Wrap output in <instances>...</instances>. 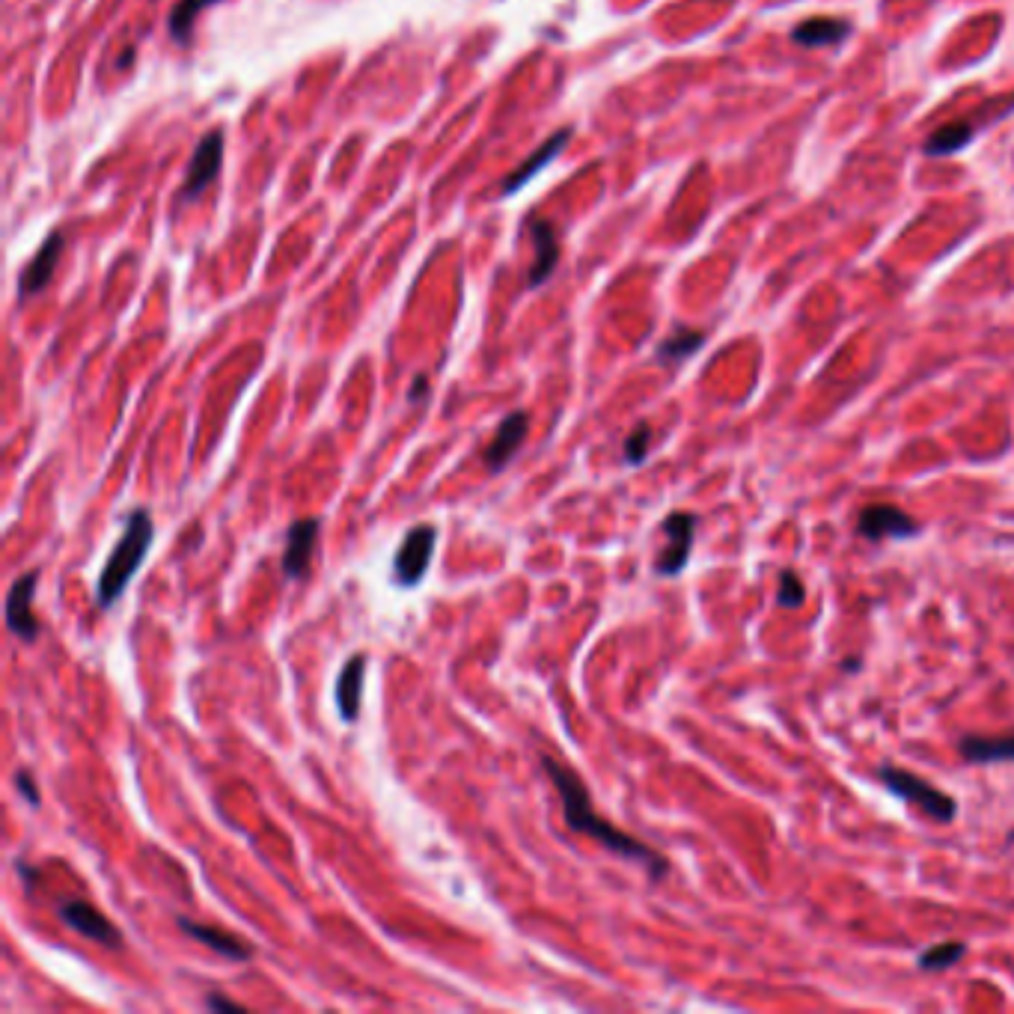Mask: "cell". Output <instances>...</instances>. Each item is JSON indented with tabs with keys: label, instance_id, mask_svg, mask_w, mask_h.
<instances>
[{
	"label": "cell",
	"instance_id": "ac0fdd59",
	"mask_svg": "<svg viewBox=\"0 0 1014 1014\" xmlns=\"http://www.w3.org/2000/svg\"><path fill=\"white\" fill-rule=\"evenodd\" d=\"M848 24L842 18H809L794 30V39L800 45H833L845 39Z\"/></svg>",
	"mask_w": 1014,
	"mask_h": 1014
},
{
	"label": "cell",
	"instance_id": "8fae6325",
	"mask_svg": "<svg viewBox=\"0 0 1014 1014\" xmlns=\"http://www.w3.org/2000/svg\"><path fill=\"white\" fill-rule=\"evenodd\" d=\"M221 161H224V131L215 128V131H209V134L200 140V146H197V152H194V158H191V170H188V179H185L182 194H185V197L203 194V188H209V185L215 182V176H218V170H221Z\"/></svg>",
	"mask_w": 1014,
	"mask_h": 1014
},
{
	"label": "cell",
	"instance_id": "e0dca14e",
	"mask_svg": "<svg viewBox=\"0 0 1014 1014\" xmlns=\"http://www.w3.org/2000/svg\"><path fill=\"white\" fill-rule=\"evenodd\" d=\"M565 140H568V131L563 128V131H557V134H554L548 143H542V149H539L536 155H530V158H527V161H524V164H521V167H518V170H515L509 179H506V182H503V194H512L515 188H521L524 182H530V179H533V176H536V173H539V170L548 164V161H554V158L560 155V149H563Z\"/></svg>",
	"mask_w": 1014,
	"mask_h": 1014
},
{
	"label": "cell",
	"instance_id": "6da1fadb",
	"mask_svg": "<svg viewBox=\"0 0 1014 1014\" xmlns=\"http://www.w3.org/2000/svg\"><path fill=\"white\" fill-rule=\"evenodd\" d=\"M542 768L545 774L551 777V783L557 786L560 791V800H563V818L565 827L571 833H583L595 842H601L607 851L625 857V860H634V863H643L652 875V881H661L670 869L667 857L658 854L655 848H649L646 842L634 839L631 833L619 830L616 824H610L607 818H601L595 809H592V800H589V791L583 786V780L577 777V771H571L568 765H563L560 759L554 756H542Z\"/></svg>",
	"mask_w": 1014,
	"mask_h": 1014
},
{
	"label": "cell",
	"instance_id": "44dd1931",
	"mask_svg": "<svg viewBox=\"0 0 1014 1014\" xmlns=\"http://www.w3.org/2000/svg\"><path fill=\"white\" fill-rule=\"evenodd\" d=\"M970 137H973V128L964 125V122H955V125H946V128L934 131L928 137V143H925V152L928 155H949V152L961 149Z\"/></svg>",
	"mask_w": 1014,
	"mask_h": 1014
},
{
	"label": "cell",
	"instance_id": "484cf974",
	"mask_svg": "<svg viewBox=\"0 0 1014 1014\" xmlns=\"http://www.w3.org/2000/svg\"><path fill=\"white\" fill-rule=\"evenodd\" d=\"M206 1009H212V1012H244L241 1003L229 1000V997H224L221 991H212V994L206 997Z\"/></svg>",
	"mask_w": 1014,
	"mask_h": 1014
},
{
	"label": "cell",
	"instance_id": "cb8c5ba5",
	"mask_svg": "<svg viewBox=\"0 0 1014 1014\" xmlns=\"http://www.w3.org/2000/svg\"><path fill=\"white\" fill-rule=\"evenodd\" d=\"M649 444H652V426L649 423L634 426V432L625 438V461L628 464H640L649 455Z\"/></svg>",
	"mask_w": 1014,
	"mask_h": 1014
},
{
	"label": "cell",
	"instance_id": "9a60e30c",
	"mask_svg": "<svg viewBox=\"0 0 1014 1014\" xmlns=\"http://www.w3.org/2000/svg\"><path fill=\"white\" fill-rule=\"evenodd\" d=\"M60 256H63V235L51 232L45 238V244L39 247V253L30 259V265L24 268V274H21V283H18L21 298H30V295H36V292H42L48 286V280H51Z\"/></svg>",
	"mask_w": 1014,
	"mask_h": 1014
},
{
	"label": "cell",
	"instance_id": "d6986e66",
	"mask_svg": "<svg viewBox=\"0 0 1014 1014\" xmlns=\"http://www.w3.org/2000/svg\"><path fill=\"white\" fill-rule=\"evenodd\" d=\"M212 3H218V0H179V3L173 6V12H170V36H173L176 42H188L197 15H200L203 9H209Z\"/></svg>",
	"mask_w": 1014,
	"mask_h": 1014
},
{
	"label": "cell",
	"instance_id": "4316f807",
	"mask_svg": "<svg viewBox=\"0 0 1014 1014\" xmlns=\"http://www.w3.org/2000/svg\"><path fill=\"white\" fill-rule=\"evenodd\" d=\"M15 869H18V875H21V881H24L27 893H33V890H36L39 869H33V866H27V863H21V860H15Z\"/></svg>",
	"mask_w": 1014,
	"mask_h": 1014
},
{
	"label": "cell",
	"instance_id": "30bf717a",
	"mask_svg": "<svg viewBox=\"0 0 1014 1014\" xmlns=\"http://www.w3.org/2000/svg\"><path fill=\"white\" fill-rule=\"evenodd\" d=\"M527 432H530V414H527V411H512V414L500 423V429L494 432L491 444H488L485 452H482L485 467H488L491 473L503 470V467L518 455V450L524 447Z\"/></svg>",
	"mask_w": 1014,
	"mask_h": 1014
},
{
	"label": "cell",
	"instance_id": "4fadbf2b",
	"mask_svg": "<svg viewBox=\"0 0 1014 1014\" xmlns=\"http://www.w3.org/2000/svg\"><path fill=\"white\" fill-rule=\"evenodd\" d=\"M363 681H366V655L357 652L345 661V667L339 670L337 687H334V699H337L339 717L345 723H354L360 717V705H363Z\"/></svg>",
	"mask_w": 1014,
	"mask_h": 1014
},
{
	"label": "cell",
	"instance_id": "ffe728a7",
	"mask_svg": "<svg viewBox=\"0 0 1014 1014\" xmlns=\"http://www.w3.org/2000/svg\"><path fill=\"white\" fill-rule=\"evenodd\" d=\"M964 943H958V940H949V943H934V946H928L922 955H919V967L925 970V973H937V970H949V967H955L961 958H964Z\"/></svg>",
	"mask_w": 1014,
	"mask_h": 1014
},
{
	"label": "cell",
	"instance_id": "5b68a950",
	"mask_svg": "<svg viewBox=\"0 0 1014 1014\" xmlns=\"http://www.w3.org/2000/svg\"><path fill=\"white\" fill-rule=\"evenodd\" d=\"M696 527H699V518L693 512H670L661 524L664 536H667V545L664 551L655 557V571L661 577H676L684 571V565L690 560V551H693V536H696Z\"/></svg>",
	"mask_w": 1014,
	"mask_h": 1014
},
{
	"label": "cell",
	"instance_id": "2e32d148",
	"mask_svg": "<svg viewBox=\"0 0 1014 1014\" xmlns=\"http://www.w3.org/2000/svg\"><path fill=\"white\" fill-rule=\"evenodd\" d=\"M964 762L970 765H991V762H1014V735H967L958 744Z\"/></svg>",
	"mask_w": 1014,
	"mask_h": 1014
},
{
	"label": "cell",
	"instance_id": "7a4b0ae2",
	"mask_svg": "<svg viewBox=\"0 0 1014 1014\" xmlns=\"http://www.w3.org/2000/svg\"><path fill=\"white\" fill-rule=\"evenodd\" d=\"M155 539V521L146 509H131L122 527L119 542L113 545L111 557L102 568L99 580H96V604L99 610H111L113 604L122 598V592L128 589V583L134 580V574L140 571V565L146 560L149 548Z\"/></svg>",
	"mask_w": 1014,
	"mask_h": 1014
},
{
	"label": "cell",
	"instance_id": "603a6c76",
	"mask_svg": "<svg viewBox=\"0 0 1014 1014\" xmlns=\"http://www.w3.org/2000/svg\"><path fill=\"white\" fill-rule=\"evenodd\" d=\"M803 601H806L803 580L797 577V571L783 568V571H780V586H777V604H780V607H791V610H797Z\"/></svg>",
	"mask_w": 1014,
	"mask_h": 1014
},
{
	"label": "cell",
	"instance_id": "52a82bcc",
	"mask_svg": "<svg viewBox=\"0 0 1014 1014\" xmlns=\"http://www.w3.org/2000/svg\"><path fill=\"white\" fill-rule=\"evenodd\" d=\"M57 916L72 931H78L87 940H96V943H102L108 949H119L122 946V931L113 925L99 907H93V904L84 902V899H66V902L57 907Z\"/></svg>",
	"mask_w": 1014,
	"mask_h": 1014
},
{
	"label": "cell",
	"instance_id": "83f0119b",
	"mask_svg": "<svg viewBox=\"0 0 1014 1014\" xmlns=\"http://www.w3.org/2000/svg\"><path fill=\"white\" fill-rule=\"evenodd\" d=\"M426 387H429L426 375H417V381H414V387H411V402H420V399L426 396Z\"/></svg>",
	"mask_w": 1014,
	"mask_h": 1014
},
{
	"label": "cell",
	"instance_id": "7c38bea8",
	"mask_svg": "<svg viewBox=\"0 0 1014 1014\" xmlns=\"http://www.w3.org/2000/svg\"><path fill=\"white\" fill-rule=\"evenodd\" d=\"M527 232H530L533 247H536V259H533L527 286L536 289V286H542V283L554 274L557 259H560V241H557V229H554V224L545 221V218H530V221H527Z\"/></svg>",
	"mask_w": 1014,
	"mask_h": 1014
},
{
	"label": "cell",
	"instance_id": "8992f818",
	"mask_svg": "<svg viewBox=\"0 0 1014 1014\" xmlns=\"http://www.w3.org/2000/svg\"><path fill=\"white\" fill-rule=\"evenodd\" d=\"M36 583H39V571L30 568V571L18 574L12 580L9 592H6V628L24 643H33L39 637V619L33 613Z\"/></svg>",
	"mask_w": 1014,
	"mask_h": 1014
},
{
	"label": "cell",
	"instance_id": "9c48e42d",
	"mask_svg": "<svg viewBox=\"0 0 1014 1014\" xmlns=\"http://www.w3.org/2000/svg\"><path fill=\"white\" fill-rule=\"evenodd\" d=\"M319 530H322L319 518H301V521L289 524V530H286V548H283V574L289 580L307 577L313 551H316Z\"/></svg>",
	"mask_w": 1014,
	"mask_h": 1014
},
{
	"label": "cell",
	"instance_id": "5bb4252c",
	"mask_svg": "<svg viewBox=\"0 0 1014 1014\" xmlns=\"http://www.w3.org/2000/svg\"><path fill=\"white\" fill-rule=\"evenodd\" d=\"M176 925H179L188 937L206 943L209 949H215L218 955H224L229 961H250V958H253V946H250L244 937H235V934H229L224 928L200 925V922H194V919H188V916H179Z\"/></svg>",
	"mask_w": 1014,
	"mask_h": 1014
},
{
	"label": "cell",
	"instance_id": "3957f363",
	"mask_svg": "<svg viewBox=\"0 0 1014 1014\" xmlns=\"http://www.w3.org/2000/svg\"><path fill=\"white\" fill-rule=\"evenodd\" d=\"M878 780H881L884 789L893 791L896 797H902L907 803H913L919 812H925L937 824H949L958 815V803H955L952 794L931 786L925 777H919L913 771H904L899 765H884L878 771Z\"/></svg>",
	"mask_w": 1014,
	"mask_h": 1014
},
{
	"label": "cell",
	"instance_id": "d4e9b609",
	"mask_svg": "<svg viewBox=\"0 0 1014 1014\" xmlns=\"http://www.w3.org/2000/svg\"><path fill=\"white\" fill-rule=\"evenodd\" d=\"M15 789L24 794V800H27L33 809H39V789H36L30 771H18V774H15Z\"/></svg>",
	"mask_w": 1014,
	"mask_h": 1014
},
{
	"label": "cell",
	"instance_id": "277c9868",
	"mask_svg": "<svg viewBox=\"0 0 1014 1014\" xmlns=\"http://www.w3.org/2000/svg\"><path fill=\"white\" fill-rule=\"evenodd\" d=\"M435 539H438V530L432 524H420V527L405 533V539H402V545L393 557V574H396L399 586L411 589L426 577L432 554H435Z\"/></svg>",
	"mask_w": 1014,
	"mask_h": 1014
},
{
	"label": "cell",
	"instance_id": "ba28073f",
	"mask_svg": "<svg viewBox=\"0 0 1014 1014\" xmlns=\"http://www.w3.org/2000/svg\"><path fill=\"white\" fill-rule=\"evenodd\" d=\"M857 533L869 542L884 539H910L919 533V524L893 503H872L857 518Z\"/></svg>",
	"mask_w": 1014,
	"mask_h": 1014
},
{
	"label": "cell",
	"instance_id": "7402d4cb",
	"mask_svg": "<svg viewBox=\"0 0 1014 1014\" xmlns=\"http://www.w3.org/2000/svg\"><path fill=\"white\" fill-rule=\"evenodd\" d=\"M702 339L705 337H702L699 331H676L673 337L661 342L658 357H661L664 363H678V360L690 357V354L702 345Z\"/></svg>",
	"mask_w": 1014,
	"mask_h": 1014
}]
</instances>
